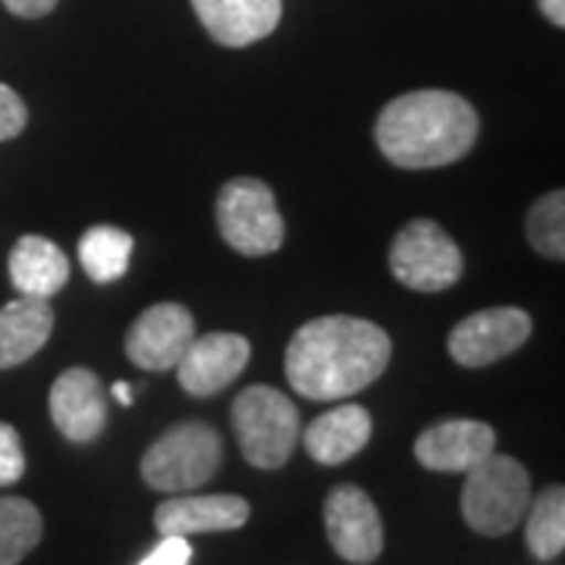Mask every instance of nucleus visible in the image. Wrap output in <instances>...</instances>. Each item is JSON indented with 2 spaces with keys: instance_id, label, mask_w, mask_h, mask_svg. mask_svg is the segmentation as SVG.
Here are the masks:
<instances>
[{
  "instance_id": "10",
  "label": "nucleus",
  "mask_w": 565,
  "mask_h": 565,
  "mask_svg": "<svg viewBox=\"0 0 565 565\" xmlns=\"http://www.w3.org/2000/svg\"><path fill=\"white\" fill-rule=\"evenodd\" d=\"M199 337L192 311L180 302H161L145 308L132 321L122 349L126 359L141 371H170L177 367L182 352Z\"/></svg>"
},
{
  "instance_id": "11",
  "label": "nucleus",
  "mask_w": 565,
  "mask_h": 565,
  "mask_svg": "<svg viewBox=\"0 0 565 565\" xmlns=\"http://www.w3.org/2000/svg\"><path fill=\"white\" fill-rule=\"evenodd\" d=\"M252 359V345L239 333H202L177 362V377L189 396H214L233 384Z\"/></svg>"
},
{
  "instance_id": "17",
  "label": "nucleus",
  "mask_w": 565,
  "mask_h": 565,
  "mask_svg": "<svg viewBox=\"0 0 565 565\" xmlns=\"http://www.w3.org/2000/svg\"><path fill=\"white\" fill-rule=\"evenodd\" d=\"M10 280L20 296L51 302L70 280V258L44 236H22L10 252Z\"/></svg>"
},
{
  "instance_id": "25",
  "label": "nucleus",
  "mask_w": 565,
  "mask_h": 565,
  "mask_svg": "<svg viewBox=\"0 0 565 565\" xmlns=\"http://www.w3.org/2000/svg\"><path fill=\"white\" fill-rule=\"evenodd\" d=\"M192 563V546L185 537H177V534H170V537H163L161 544L154 546L139 565H189Z\"/></svg>"
},
{
  "instance_id": "4",
  "label": "nucleus",
  "mask_w": 565,
  "mask_h": 565,
  "mask_svg": "<svg viewBox=\"0 0 565 565\" xmlns=\"http://www.w3.org/2000/svg\"><path fill=\"white\" fill-rule=\"evenodd\" d=\"M233 430L243 449L245 462L277 471L292 459L302 422L292 399L274 386H248L233 403Z\"/></svg>"
},
{
  "instance_id": "3",
  "label": "nucleus",
  "mask_w": 565,
  "mask_h": 565,
  "mask_svg": "<svg viewBox=\"0 0 565 565\" xmlns=\"http://www.w3.org/2000/svg\"><path fill=\"white\" fill-rule=\"evenodd\" d=\"M531 503V478L527 468L512 456L497 449L465 471L462 515L471 531L484 537H503L522 525Z\"/></svg>"
},
{
  "instance_id": "9",
  "label": "nucleus",
  "mask_w": 565,
  "mask_h": 565,
  "mask_svg": "<svg viewBox=\"0 0 565 565\" xmlns=\"http://www.w3.org/2000/svg\"><path fill=\"white\" fill-rule=\"evenodd\" d=\"M323 531L337 556L352 565H371L384 553V522L362 487H333L323 500Z\"/></svg>"
},
{
  "instance_id": "22",
  "label": "nucleus",
  "mask_w": 565,
  "mask_h": 565,
  "mask_svg": "<svg viewBox=\"0 0 565 565\" xmlns=\"http://www.w3.org/2000/svg\"><path fill=\"white\" fill-rule=\"evenodd\" d=\"M527 243L534 245L544 258L563 262L565 258V192H546L527 211Z\"/></svg>"
},
{
  "instance_id": "7",
  "label": "nucleus",
  "mask_w": 565,
  "mask_h": 565,
  "mask_svg": "<svg viewBox=\"0 0 565 565\" xmlns=\"http://www.w3.org/2000/svg\"><path fill=\"white\" fill-rule=\"evenodd\" d=\"M393 277L415 292H444L462 277V252L440 223H405L390 245Z\"/></svg>"
},
{
  "instance_id": "21",
  "label": "nucleus",
  "mask_w": 565,
  "mask_h": 565,
  "mask_svg": "<svg viewBox=\"0 0 565 565\" xmlns=\"http://www.w3.org/2000/svg\"><path fill=\"white\" fill-rule=\"evenodd\" d=\"M44 534L35 503L22 497H0V565H20Z\"/></svg>"
},
{
  "instance_id": "19",
  "label": "nucleus",
  "mask_w": 565,
  "mask_h": 565,
  "mask_svg": "<svg viewBox=\"0 0 565 565\" xmlns=\"http://www.w3.org/2000/svg\"><path fill=\"white\" fill-rule=\"evenodd\" d=\"M525 544L534 559L550 563L565 550V490L559 484L541 490L525 509Z\"/></svg>"
},
{
  "instance_id": "1",
  "label": "nucleus",
  "mask_w": 565,
  "mask_h": 565,
  "mask_svg": "<svg viewBox=\"0 0 565 565\" xmlns=\"http://www.w3.org/2000/svg\"><path fill=\"white\" fill-rule=\"evenodd\" d=\"M393 359V340L384 327L327 315L302 323L286 345V381L315 403L349 399L374 384Z\"/></svg>"
},
{
  "instance_id": "23",
  "label": "nucleus",
  "mask_w": 565,
  "mask_h": 565,
  "mask_svg": "<svg viewBox=\"0 0 565 565\" xmlns=\"http://www.w3.org/2000/svg\"><path fill=\"white\" fill-rule=\"evenodd\" d=\"M25 475V452L17 427L0 422V487H10Z\"/></svg>"
},
{
  "instance_id": "6",
  "label": "nucleus",
  "mask_w": 565,
  "mask_h": 565,
  "mask_svg": "<svg viewBox=\"0 0 565 565\" xmlns=\"http://www.w3.org/2000/svg\"><path fill=\"white\" fill-rule=\"evenodd\" d=\"M217 226L223 243L245 258H264L277 252L286 236L270 185L255 177H239L223 185L217 195Z\"/></svg>"
},
{
  "instance_id": "8",
  "label": "nucleus",
  "mask_w": 565,
  "mask_h": 565,
  "mask_svg": "<svg viewBox=\"0 0 565 565\" xmlns=\"http://www.w3.org/2000/svg\"><path fill=\"white\" fill-rule=\"evenodd\" d=\"M531 330H534V321L525 308L497 305V308L475 311L456 323L446 340V349L452 362H459L462 367H487L519 352L527 343Z\"/></svg>"
},
{
  "instance_id": "12",
  "label": "nucleus",
  "mask_w": 565,
  "mask_h": 565,
  "mask_svg": "<svg viewBox=\"0 0 565 565\" xmlns=\"http://www.w3.org/2000/svg\"><path fill=\"white\" fill-rule=\"evenodd\" d=\"M51 422L70 444H92L98 440L107 424V399L102 381L88 367H70L51 386L47 396Z\"/></svg>"
},
{
  "instance_id": "15",
  "label": "nucleus",
  "mask_w": 565,
  "mask_h": 565,
  "mask_svg": "<svg viewBox=\"0 0 565 565\" xmlns=\"http://www.w3.org/2000/svg\"><path fill=\"white\" fill-rule=\"evenodd\" d=\"M207 35L223 47H248L277 32L282 0H192Z\"/></svg>"
},
{
  "instance_id": "20",
  "label": "nucleus",
  "mask_w": 565,
  "mask_h": 565,
  "mask_svg": "<svg viewBox=\"0 0 565 565\" xmlns=\"http://www.w3.org/2000/svg\"><path fill=\"white\" fill-rule=\"evenodd\" d=\"M132 258V236L120 226H92L79 243L82 270L95 282H114L126 277Z\"/></svg>"
},
{
  "instance_id": "24",
  "label": "nucleus",
  "mask_w": 565,
  "mask_h": 565,
  "mask_svg": "<svg viewBox=\"0 0 565 565\" xmlns=\"http://www.w3.org/2000/svg\"><path fill=\"white\" fill-rule=\"evenodd\" d=\"M29 122V110H25V102L20 95L0 82V141H10L20 136Z\"/></svg>"
},
{
  "instance_id": "13",
  "label": "nucleus",
  "mask_w": 565,
  "mask_h": 565,
  "mask_svg": "<svg viewBox=\"0 0 565 565\" xmlns=\"http://www.w3.org/2000/svg\"><path fill=\"white\" fill-rule=\"evenodd\" d=\"M497 449V430L484 422L452 418L427 427L415 440V459L427 471L465 475Z\"/></svg>"
},
{
  "instance_id": "18",
  "label": "nucleus",
  "mask_w": 565,
  "mask_h": 565,
  "mask_svg": "<svg viewBox=\"0 0 565 565\" xmlns=\"http://www.w3.org/2000/svg\"><path fill=\"white\" fill-rule=\"evenodd\" d=\"M54 308L47 299L20 296L0 308V371L29 362L51 340Z\"/></svg>"
},
{
  "instance_id": "2",
  "label": "nucleus",
  "mask_w": 565,
  "mask_h": 565,
  "mask_svg": "<svg viewBox=\"0 0 565 565\" xmlns=\"http://www.w3.org/2000/svg\"><path fill=\"white\" fill-rule=\"evenodd\" d=\"M478 110L456 92L422 88L386 104L374 139L386 161L403 170H434L462 161L478 141Z\"/></svg>"
},
{
  "instance_id": "16",
  "label": "nucleus",
  "mask_w": 565,
  "mask_h": 565,
  "mask_svg": "<svg viewBox=\"0 0 565 565\" xmlns=\"http://www.w3.org/2000/svg\"><path fill=\"white\" fill-rule=\"evenodd\" d=\"M371 434H374V422L367 408L345 403L318 415L299 437H302L305 452L318 465H343L362 452Z\"/></svg>"
},
{
  "instance_id": "5",
  "label": "nucleus",
  "mask_w": 565,
  "mask_h": 565,
  "mask_svg": "<svg viewBox=\"0 0 565 565\" xmlns=\"http://www.w3.org/2000/svg\"><path fill=\"white\" fill-rule=\"evenodd\" d=\"M223 462L221 434L202 422H182L163 430L141 456V478L151 490L185 493L207 484Z\"/></svg>"
},
{
  "instance_id": "26",
  "label": "nucleus",
  "mask_w": 565,
  "mask_h": 565,
  "mask_svg": "<svg viewBox=\"0 0 565 565\" xmlns=\"http://www.w3.org/2000/svg\"><path fill=\"white\" fill-rule=\"evenodd\" d=\"M61 0H3V7L13 13V17H22V20H41L47 17Z\"/></svg>"
},
{
  "instance_id": "28",
  "label": "nucleus",
  "mask_w": 565,
  "mask_h": 565,
  "mask_svg": "<svg viewBox=\"0 0 565 565\" xmlns=\"http://www.w3.org/2000/svg\"><path fill=\"white\" fill-rule=\"evenodd\" d=\"M110 393H114V399H117V403H122V405L132 403V386L122 384V381H117V384L110 386Z\"/></svg>"
},
{
  "instance_id": "14",
  "label": "nucleus",
  "mask_w": 565,
  "mask_h": 565,
  "mask_svg": "<svg viewBox=\"0 0 565 565\" xmlns=\"http://www.w3.org/2000/svg\"><path fill=\"white\" fill-rule=\"evenodd\" d=\"M252 515V505L236 493H211V497H185L173 493L154 512V525L161 537H192V534H214V531H236Z\"/></svg>"
},
{
  "instance_id": "27",
  "label": "nucleus",
  "mask_w": 565,
  "mask_h": 565,
  "mask_svg": "<svg viewBox=\"0 0 565 565\" xmlns=\"http://www.w3.org/2000/svg\"><path fill=\"white\" fill-rule=\"evenodd\" d=\"M541 10H544V17L553 25H565V0H541Z\"/></svg>"
}]
</instances>
